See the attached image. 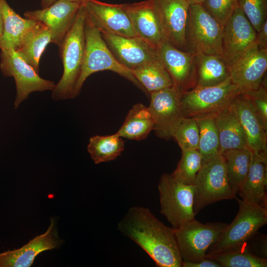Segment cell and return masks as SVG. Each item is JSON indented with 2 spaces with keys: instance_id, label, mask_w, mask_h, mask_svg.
<instances>
[{
  "instance_id": "1",
  "label": "cell",
  "mask_w": 267,
  "mask_h": 267,
  "mask_svg": "<svg viewBox=\"0 0 267 267\" xmlns=\"http://www.w3.org/2000/svg\"><path fill=\"white\" fill-rule=\"evenodd\" d=\"M118 230L142 248L159 267H182L175 229L165 225L148 208L131 207Z\"/></svg>"
},
{
  "instance_id": "2",
  "label": "cell",
  "mask_w": 267,
  "mask_h": 267,
  "mask_svg": "<svg viewBox=\"0 0 267 267\" xmlns=\"http://www.w3.org/2000/svg\"><path fill=\"white\" fill-rule=\"evenodd\" d=\"M85 9L82 4L59 47L63 73L52 90V98L54 100L74 98V89L80 76L85 55Z\"/></svg>"
},
{
  "instance_id": "3",
  "label": "cell",
  "mask_w": 267,
  "mask_h": 267,
  "mask_svg": "<svg viewBox=\"0 0 267 267\" xmlns=\"http://www.w3.org/2000/svg\"><path fill=\"white\" fill-rule=\"evenodd\" d=\"M85 51L79 79L74 91V98L79 94L83 85L91 74L101 71L114 72L144 90L133 75L114 57L110 50L100 32L86 18L85 23Z\"/></svg>"
},
{
  "instance_id": "4",
  "label": "cell",
  "mask_w": 267,
  "mask_h": 267,
  "mask_svg": "<svg viewBox=\"0 0 267 267\" xmlns=\"http://www.w3.org/2000/svg\"><path fill=\"white\" fill-rule=\"evenodd\" d=\"M238 212L227 225L217 241L209 249L206 258L244 247L247 241L267 223V209L264 205L249 203L237 199Z\"/></svg>"
},
{
  "instance_id": "5",
  "label": "cell",
  "mask_w": 267,
  "mask_h": 267,
  "mask_svg": "<svg viewBox=\"0 0 267 267\" xmlns=\"http://www.w3.org/2000/svg\"><path fill=\"white\" fill-rule=\"evenodd\" d=\"M222 27L202 5L190 4L185 34L186 51L222 56Z\"/></svg>"
},
{
  "instance_id": "6",
  "label": "cell",
  "mask_w": 267,
  "mask_h": 267,
  "mask_svg": "<svg viewBox=\"0 0 267 267\" xmlns=\"http://www.w3.org/2000/svg\"><path fill=\"white\" fill-rule=\"evenodd\" d=\"M230 77L218 85L196 87L183 91L181 104L184 118L217 113L229 107L240 93Z\"/></svg>"
},
{
  "instance_id": "7",
  "label": "cell",
  "mask_w": 267,
  "mask_h": 267,
  "mask_svg": "<svg viewBox=\"0 0 267 267\" xmlns=\"http://www.w3.org/2000/svg\"><path fill=\"white\" fill-rule=\"evenodd\" d=\"M193 185L196 214L209 205L236 197L229 185L225 163L221 154L202 164Z\"/></svg>"
},
{
  "instance_id": "8",
  "label": "cell",
  "mask_w": 267,
  "mask_h": 267,
  "mask_svg": "<svg viewBox=\"0 0 267 267\" xmlns=\"http://www.w3.org/2000/svg\"><path fill=\"white\" fill-rule=\"evenodd\" d=\"M158 188L161 213L174 229H177L195 219L193 185L179 181L172 174H164L159 180Z\"/></svg>"
},
{
  "instance_id": "9",
  "label": "cell",
  "mask_w": 267,
  "mask_h": 267,
  "mask_svg": "<svg viewBox=\"0 0 267 267\" xmlns=\"http://www.w3.org/2000/svg\"><path fill=\"white\" fill-rule=\"evenodd\" d=\"M227 225L222 222L203 223L194 219L175 229L182 262H194L206 258L207 251Z\"/></svg>"
},
{
  "instance_id": "10",
  "label": "cell",
  "mask_w": 267,
  "mask_h": 267,
  "mask_svg": "<svg viewBox=\"0 0 267 267\" xmlns=\"http://www.w3.org/2000/svg\"><path fill=\"white\" fill-rule=\"evenodd\" d=\"M1 51L0 69L4 76L12 77L15 82L16 95L14 102L15 109L31 93L52 90L55 83L41 78L13 48H5Z\"/></svg>"
},
{
  "instance_id": "11",
  "label": "cell",
  "mask_w": 267,
  "mask_h": 267,
  "mask_svg": "<svg viewBox=\"0 0 267 267\" xmlns=\"http://www.w3.org/2000/svg\"><path fill=\"white\" fill-rule=\"evenodd\" d=\"M182 91L174 85L150 93L148 106L156 135L169 140L184 118L181 107Z\"/></svg>"
},
{
  "instance_id": "12",
  "label": "cell",
  "mask_w": 267,
  "mask_h": 267,
  "mask_svg": "<svg viewBox=\"0 0 267 267\" xmlns=\"http://www.w3.org/2000/svg\"><path fill=\"white\" fill-rule=\"evenodd\" d=\"M256 41V30L238 6L222 26V57L230 66Z\"/></svg>"
},
{
  "instance_id": "13",
  "label": "cell",
  "mask_w": 267,
  "mask_h": 267,
  "mask_svg": "<svg viewBox=\"0 0 267 267\" xmlns=\"http://www.w3.org/2000/svg\"><path fill=\"white\" fill-rule=\"evenodd\" d=\"M84 5L87 20L100 32L125 37L136 36L123 4L87 0Z\"/></svg>"
},
{
  "instance_id": "14",
  "label": "cell",
  "mask_w": 267,
  "mask_h": 267,
  "mask_svg": "<svg viewBox=\"0 0 267 267\" xmlns=\"http://www.w3.org/2000/svg\"><path fill=\"white\" fill-rule=\"evenodd\" d=\"M156 51L174 86L182 92L195 87V53L179 49L166 41Z\"/></svg>"
},
{
  "instance_id": "15",
  "label": "cell",
  "mask_w": 267,
  "mask_h": 267,
  "mask_svg": "<svg viewBox=\"0 0 267 267\" xmlns=\"http://www.w3.org/2000/svg\"><path fill=\"white\" fill-rule=\"evenodd\" d=\"M100 33L118 61L131 70L158 58L156 48L138 37H125L105 32Z\"/></svg>"
},
{
  "instance_id": "16",
  "label": "cell",
  "mask_w": 267,
  "mask_h": 267,
  "mask_svg": "<svg viewBox=\"0 0 267 267\" xmlns=\"http://www.w3.org/2000/svg\"><path fill=\"white\" fill-rule=\"evenodd\" d=\"M81 5L67 0H58L46 8L27 11L24 15L46 26L51 33V43L59 47Z\"/></svg>"
},
{
  "instance_id": "17",
  "label": "cell",
  "mask_w": 267,
  "mask_h": 267,
  "mask_svg": "<svg viewBox=\"0 0 267 267\" xmlns=\"http://www.w3.org/2000/svg\"><path fill=\"white\" fill-rule=\"evenodd\" d=\"M267 69V50L257 44L230 66V78L242 93L258 88Z\"/></svg>"
},
{
  "instance_id": "18",
  "label": "cell",
  "mask_w": 267,
  "mask_h": 267,
  "mask_svg": "<svg viewBox=\"0 0 267 267\" xmlns=\"http://www.w3.org/2000/svg\"><path fill=\"white\" fill-rule=\"evenodd\" d=\"M165 41L186 51L185 34L190 3L187 0H154Z\"/></svg>"
},
{
  "instance_id": "19",
  "label": "cell",
  "mask_w": 267,
  "mask_h": 267,
  "mask_svg": "<svg viewBox=\"0 0 267 267\" xmlns=\"http://www.w3.org/2000/svg\"><path fill=\"white\" fill-rule=\"evenodd\" d=\"M123 4L137 37L155 48L165 41L154 0Z\"/></svg>"
},
{
  "instance_id": "20",
  "label": "cell",
  "mask_w": 267,
  "mask_h": 267,
  "mask_svg": "<svg viewBox=\"0 0 267 267\" xmlns=\"http://www.w3.org/2000/svg\"><path fill=\"white\" fill-rule=\"evenodd\" d=\"M62 243L59 239L53 220L44 233L36 236L20 248L0 253V267H31L41 253L58 248Z\"/></svg>"
},
{
  "instance_id": "21",
  "label": "cell",
  "mask_w": 267,
  "mask_h": 267,
  "mask_svg": "<svg viewBox=\"0 0 267 267\" xmlns=\"http://www.w3.org/2000/svg\"><path fill=\"white\" fill-rule=\"evenodd\" d=\"M231 106L244 131L249 149L254 153L267 156V127L248 99L241 93L234 99Z\"/></svg>"
},
{
  "instance_id": "22",
  "label": "cell",
  "mask_w": 267,
  "mask_h": 267,
  "mask_svg": "<svg viewBox=\"0 0 267 267\" xmlns=\"http://www.w3.org/2000/svg\"><path fill=\"white\" fill-rule=\"evenodd\" d=\"M267 182V156L252 152L247 176L238 192L242 200L265 206Z\"/></svg>"
},
{
  "instance_id": "23",
  "label": "cell",
  "mask_w": 267,
  "mask_h": 267,
  "mask_svg": "<svg viewBox=\"0 0 267 267\" xmlns=\"http://www.w3.org/2000/svg\"><path fill=\"white\" fill-rule=\"evenodd\" d=\"M51 39L49 29L37 21L21 38L14 50L39 73L41 57L47 45L51 43Z\"/></svg>"
},
{
  "instance_id": "24",
  "label": "cell",
  "mask_w": 267,
  "mask_h": 267,
  "mask_svg": "<svg viewBox=\"0 0 267 267\" xmlns=\"http://www.w3.org/2000/svg\"><path fill=\"white\" fill-rule=\"evenodd\" d=\"M215 119L221 154L230 149H249L244 131L231 105L216 113Z\"/></svg>"
},
{
  "instance_id": "25",
  "label": "cell",
  "mask_w": 267,
  "mask_h": 267,
  "mask_svg": "<svg viewBox=\"0 0 267 267\" xmlns=\"http://www.w3.org/2000/svg\"><path fill=\"white\" fill-rule=\"evenodd\" d=\"M229 77L230 66L221 56L195 54V87L215 86Z\"/></svg>"
},
{
  "instance_id": "26",
  "label": "cell",
  "mask_w": 267,
  "mask_h": 267,
  "mask_svg": "<svg viewBox=\"0 0 267 267\" xmlns=\"http://www.w3.org/2000/svg\"><path fill=\"white\" fill-rule=\"evenodd\" d=\"M1 5L3 29L0 37L1 49H14L24 35L37 23V21L23 18L9 6L6 0H0Z\"/></svg>"
},
{
  "instance_id": "27",
  "label": "cell",
  "mask_w": 267,
  "mask_h": 267,
  "mask_svg": "<svg viewBox=\"0 0 267 267\" xmlns=\"http://www.w3.org/2000/svg\"><path fill=\"white\" fill-rule=\"evenodd\" d=\"M153 127V120L148 107L137 103L130 109L116 133L122 138L140 140L146 138Z\"/></svg>"
},
{
  "instance_id": "28",
  "label": "cell",
  "mask_w": 267,
  "mask_h": 267,
  "mask_svg": "<svg viewBox=\"0 0 267 267\" xmlns=\"http://www.w3.org/2000/svg\"><path fill=\"white\" fill-rule=\"evenodd\" d=\"M132 71L144 90L149 93L173 86L171 76L158 57Z\"/></svg>"
},
{
  "instance_id": "29",
  "label": "cell",
  "mask_w": 267,
  "mask_h": 267,
  "mask_svg": "<svg viewBox=\"0 0 267 267\" xmlns=\"http://www.w3.org/2000/svg\"><path fill=\"white\" fill-rule=\"evenodd\" d=\"M216 113L194 118L199 133L198 151L202 164L220 154V139L216 119Z\"/></svg>"
},
{
  "instance_id": "30",
  "label": "cell",
  "mask_w": 267,
  "mask_h": 267,
  "mask_svg": "<svg viewBox=\"0 0 267 267\" xmlns=\"http://www.w3.org/2000/svg\"><path fill=\"white\" fill-rule=\"evenodd\" d=\"M251 152L249 149H235L221 154L225 163L229 185L235 195L247 176Z\"/></svg>"
},
{
  "instance_id": "31",
  "label": "cell",
  "mask_w": 267,
  "mask_h": 267,
  "mask_svg": "<svg viewBox=\"0 0 267 267\" xmlns=\"http://www.w3.org/2000/svg\"><path fill=\"white\" fill-rule=\"evenodd\" d=\"M124 142L117 133L89 138L88 151L95 164L114 160L124 149Z\"/></svg>"
},
{
  "instance_id": "32",
  "label": "cell",
  "mask_w": 267,
  "mask_h": 267,
  "mask_svg": "<svg viewBox=\"0 0 267 267\" xmlns=\"http://www.w3.org/2000/svg\"><path fill=\"white\" fill-rule=\"evenodd\" d=\"M214 260L222 267H266V259L258 257L244 247L224 252L209 258Z\"/></svg>"
},
{
  "instance_id": "33",
  "label": "cell",
  "mask_w": 267,
  "mask_h": 267,
  "mask_svg": "<svg viewBox=\"0 0 267 267\" xmlns=\"http://www.w3.org/2000/svg\"><path fill=\"white\" fill-rule=\"evenodd\" d=\"M202 164V156L198 149L181 151V158L172 175L184 184L193 185Z\"/></svg>"
},
{
  "instance_id": "34",
  "label": "cell",
  "mask_w": 267,
  "mask_h": 267,
  "mask_svg": "<svg viewBox=\"0 0 267 267\" xmlns=\"http://www.w3.org/2000/svg\"><path fill=\"white\" fill-rule=\"evenodd\" d=\"M181 151L198 149L199 146V129L193 117L184 118L179 124L173 136Z\"/></svg>"
},
{
  "instance_id": "35",
  "label": "cell",
  "mask_w": 267,
  "mask_h": 267,
  "mask_svg": "<svg viewBox=\"0 0 267 267\" xmlns=\"http://www.w3.org/2000/svg\"><path fill=\"white\" fill-rule=\"evenodd\" d=\"M238 6L256 31H259L267 19V0H238Z\"/></svg>"
},
{
  "instance_id": "36",
  "label": "cell",
  "mask_w": 267,
  "mask_h": 267,
  "mask_svg": "<svg viewBox=\"0 0 267 267\" xmlns=\"http://www.w3.org/2000/svg\"><path fill=\"white\" fill-rule=\"evenodd\" d=\"M201 4L222 27L238 6V0H203Z\"/></svg>"
},
{
  "instance_id": "37",
  "label": "cell",
  "mask_w": 267,
  "mask_h": 267,
  "mask_svg": "<svg viewBox=\"0 0 267 267\" xmlns=\"http://www.w3.org/2000/svg\"><path fill=\"white\" fill-rule=\"evenodd\" d=\"M242 93L248 99L261 121L267 127V91L264 78L258 88Z\"/></svg>"
},
{
  "instance_id": "38",
  "label": "cell",
  "mask_w": 267,
  "mask_h": 267,
  "mask_svg": "<svg viewBox=\"0 0 267 267\" xmlns=\"http://www.w3.org/2000/svg\"><path fill=\"white\" fill-rule=\"evenodd\" d=\"M182 267H222L214 260L205 258L194 262H182Z\"/></svg>"
},
{
  "instance_id": "39",
  "label": "cell",
  "mask_w": 267,
  "mask_h": 267,
  "mask_svg": "<svg viewBox=\"0 0 267 267\" xmlns=\"http://www.w3.org/2000/svg\"><path fill=\"white\" fill-rule=\"evenodd\" d=\"M256 42L259 48L267 50V19L259 31L256 32Z\"/></svg>"
},
{
  "instance_id": "40",
  "label": "cell",
  "mask_w": 267,
  "mask_h": 267,
  "mask_svg": "<svg viewBox=\"0 0 267 267\" xmlns=\"http://www.w3.org/2000/svg\"><path fill=\"white\" fill-rule=\"evenodd\" d=\"M58 0H42L41 7L42 8H46Z\"/></svg>"
},
{
  "instance_id": "41",
  "label": "cell",
  "mask_w": 267,
  "mask_h": 267,
  "mask_svg": "<svg viewBox=\"0 0 267 267\" xmlns=\"http://www.w3.org/2000/svg\"><path fill=\"white\" fill-rule=\"evenodd\" d=\"M3 29V19L1 3L0 2V37L2 34Z\"/></svg>"
},
{
  "instance_id": "42",
  "label": "cell",
  "mask_w": 267,
  "mask_h": 267,
  "mask_svg": "<svg viewBox=\"0 0 267 267\" xmlns=\"http://www.w3.org/2000/svg\"><path fill=\"white\" fill-rule=\"evenodd\" d=\"M68 1L79 3L80 5L84 4L87 0H67Z\"/></svg>"
},
{
  "instance_id": "43",
  "label": "cell",
  "mask_w": 267,
  "mask_h": 267,
  "mask_svg": "<svg viewBox=\"0 0 267 267\" xmlns=\"http://www.w3.org/2000/svg\"><path fill=\"white\" fill-rule=\"evenodd\" d=\"M190 4H196L200 3L201 4L203 0H187Z\"/></svg>"
}]
</instances>
